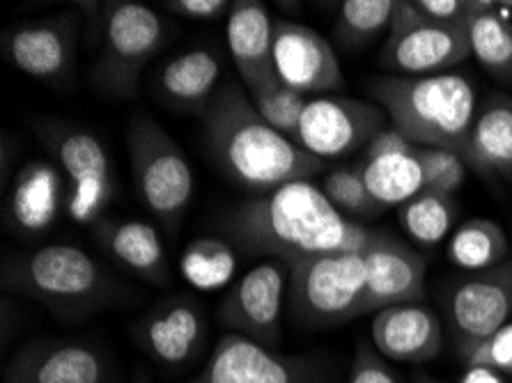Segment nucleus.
Masks as SVG:
<instances>
[{"mask_svg": "<svg viewBox=\"0 0 512 383\" xmlns=\"http://www.w3.org/2000/svg\"><path fill=\"white\" fill-rule=\"evenodd\" d=\"M189 383H324V367L308 356H287L239 333H226Z\"/></svg>", "mask_w": 512, "mask_h": 383, "instance_id": "obj_13", "label": "nucleus"}, {"mask_svg": "<svg viewBox=\"0 0 512 383\" xmlns=\"http://www.w3.org/2000/svg\"><path fill=\"white\" fill-rule=\"evenodd\" d=\"M248 97H251L255 111L265 117L271 127L297 143L299 122L308 104V97L299 95L297 90L287 88L278 76L271 78L267 83H262L260 88L248 90Z\"/></svg>", "mask_w": 512, "mask_h": 383, "instance_id": "obj_30", "label": "nucleus"}, {"mask_svg": "<svg viewBox=\"0 0 512 383\" xmlns=\"http://www.w3.org/2000/svg\"><path fill=\"white\" fill-rule=\"evenodd\" d=\"M368 97L409 143L464 154L478 113L476 88L462 74L372 76Z\"/></svg>", "mask_w": 512, "mask_h": 383, "instance_id": "obj_3", "label": "nucleus"}, {"mask_svg": "<svg viewBox=\"0 0 512 383\" xmlns=\"http://www.w3.org/2000/svg\"><path fill=\"white\" fill-rule=\"evenodd\" d=\"M51 163L67 184V211L76 223L97 225L118 195V170L113 156L95 131L67 120L33 122Z\"/></svg>", "mask_w": 512, "mask_h": 383, "instance_id": "obj_6", "label": "nucleus"}, {"mask_svg": "<svg viewBox=\"0 0 512 383\" xmlns=\"http://www.w3.org/2000/svg\"><path fill=\"white\" fill-rule=\"evenodd\" d=\"M398 0H347L340 5L333 35L347 49H359L389 33Z\"/></svg>", "mask_w": 512, "mask_h": 383, "instance_id": "obj_29", "label": "nucleus"}, {"mask_svg": "<svg viewBox=\"0 0 512 383\" xmlns=\"http://www.w3.org/2000/svg\"><path fill=\"white\" fill-rule=\"evenodd\" d=\"M411 383H441V381L428 377V374H418V377H414V381H411Z\"/></svg>", "mask_w": 512, "mask_h": 383, "instance_id": "obj_38", "label": "nucleus"}, {"mask_svg": "<svg viewBox=\"0 0 512 383\" xmlns=\"http://www.w3.org/2000/svg\"><path fill=\"white\" fill-rule=\"evenodd\" d=\"M460 383H508L501 372L492 370V367L483 365H471L464 370Z\"/></svg>", "mask_w": 512, "mask_h": 383, "instance_id": "obj_37", "label": "nucleus"}, {"mask_svg": "<svg viewBox=\"0 0 512 383\" xmlns=\"http://www.w3.org/2000/svg\"><path fill=\"white\" fill-rule=\"evenodd\" d=\"M290 267L283 260L255 264L223 296L216 319L228 333H239L269 349H278L283 335L285 294Z\"/></svg>", "mask_w": 512, "mask_h": 383, "instance_id": "obj_10", "label": "nucleus"}, {"mask_svg": "<svg viewBox=\"0 0 512 383\" xmlns=\"http://www.w3.org/2000/svg\"><path fill=\"white\" fill-rule=\"evenodd\" d=\"M457 356H460V361L467 367L483 365L501 372L503 377H512V322L499 328L487 340L478 342V345H473L471 349L462 351Z\"/></svg>", "mask_w": 512, "mask_h": 383, "instance_id": "obj_33", "label": "nucleus"}, {"mask_svg": "<svg viewBox=\"0 0 512 383\" xmlns=\"http://www.w3.org/2000/svg\"><path fill=\"white\" fill-rule=\"evenodd\" d=\"M164 7L191 21H214L223 14H230L232 3L228 0H166Z\"/></svg>", "mask_w": 512, "mask_h": 383, "instance_id": "obj_36", "label": "nucleus"}, {"mask_svg": "<svg viewBox=\"0 0 512 383\" xmlns=\"http://www.w3.org/2000/svg\"><path fill=\"white\" fill-rule=\"evenodd\" d=\"M425 191L455 195L467 177V161L451 150H423Z\"/></svg>", "mask_w": 512, "mask_h": 383, "instance_id": "obj_32", "label": "nucleus"}, {"mask_svg": "<svg viewBox=\"0 0 512 383\" xmlns=\"http://www.w3.org/2000/svg\"><path fill=\"white\" fill-rule=\"evenodd\" d=\"M79 28L81 19L74 10L10 26L0 37L3 56L14 69L35 81L69 83L76 72Z\"/></svg>", "mask_w": 512, "mask_h": 383, "instance_id": "obj_12", "label": "nucleus"}, {"mask_svg": "<svg viewBox=\"0 0 512 383\" xmlns=\"http://www.w3.org/2000/svg\"><path fill=\"white\" fill-rule=\"evenodd\" d=\"M203 127L219 168L253 195L310 179L324 168V161L271 127L235 81L223 83L209 101Z\"/></svg>", "mask_w": 512, "mask_h": 383, "instance_id": "obj_2", "label": "nucleus"}, {"mask_svg": "<svg viewBox=\"0 0 512 383\" xmlns=\"http://www.w3.org/2000/svg\"><path fill=\"white\" fill-rule=\"evenodd\" d=\"M228 49L246 92L276 78L274 21L258 0H237L228 14Z\"/></svg>", "mask_w": 512, "mask_h": 383, "instance_id": "obj_22", "label": "nucleus"}, {"mask_svg": "<svg viewBox=\"0 0 512 383\" xmlns=\"http://www.w3.org/2000/svg\"><path fill=\"white\" fill-rule=\"evenodd\" d=\"M223 65L209 49H191L170 58L154 76V90L175 111L203 117L221 88Z\"/></svg>", "mask_w": 512, "mask_h": 383, "instance_id": "obj_24", "label": "nucleus"}, {"mask_svg": "<svg viewBox=\"0 0 512 383\" xmlns=\"http://www.w3.org/2000/svg\"><path fill=\"white\" fill-rule=\"evenodd\" d=\"M134 335L154 363L166 370H182L205 347V310L191 296H168L145 312Z\"/></svg>", "mask_w": 512, "mask_h": 383, "instance_id": "obj_16", "label": "nucleus"}, {"mask_svg": "<svg viewBox=\"0 0 512 383\" xmlns=\"http://www.w3.org/2000/svg\"><path fill=\"white\" fill-rule=\"evenodd\" d=\"M226 232L248 255L294 260L336 253H366L375 230L345 216L322 189L299 179L253 195L230 209Z\"/></svg>", "mask_w": 512, "mask_h": 383, "instance_id": "obj_1", "label": "nucleus"}, {"mask_svg": "<svg viewBox=\"0 0 512 383\" xmlns=\"http://www.w3.org/2000/svg\"><path fill=\"white\" fill-rule=\"evenodd\" d=\"M464 26L478 65L499 81H512V23L499 14V3L471 0Z\"/></svg>", "mask_w": 512, "mask_h": 383, "instance_id": "obj_26", "label": "nucleus"}, {"mask_svg": "<svg viewBox=\"0 0 512 383\" xmlns=\"http://www.w3.org/2000/svg\"><path fill=\"white\" fill-rule=\"evenodd\" d=\"M134 383H152V379L147 377L145 372H138V374H136V379H134Z\"/></svg>", "mask_w": 512, "mask_h": 383, "instance_id": "obj_39", "label": "nucleus"}, {"mask_svg": "<svg viewBox=\"0 0 512 383\" xmlns=\"http://www.w3.org/2000/svg\"><path fill=\"white\" fill-rule=\"evenodd\" d=\"M370 342L386 361L428 363L441 354L444 326L425 303H405L372 315Z\"/></svg>", "mask_w": 512, "mask_h": 383, "instance_id": "obj_21", "label": "nucleus"}, {"mask_svg": "<svg viewBox=\"0 0 512 383\" xmlns=\"http://www.w3.org/2000/svg\"><path fill=\"white\" fill-rule=\"evenodd\" d=\"M127 150L138 198L168 230H175L196 191L182 147L150 115L138 113L127 127Z\"/></svg>", "mask_w": 512, "mask_h": 383, "instance_id": "obj_8", "label": "nucleus"}, {"mask_svg": "<svg viewBox=\"0 0 512 383\" xmlns=\"http://www.w3.org/2000/svg\"><path fill=\"white\" fill-rule=\"evenodd\" d=\"M457 354L512 322V257L460 280L446 303Z\"/></svg>", "mask_w": 512, "mask_h": 383, "instance_id": "obj_14", "label": "nucleus"}, {"mask_svg": "<svg viewBox=\"0 0 512 383\" xmlns=\"http://www.w3.org/2000/svg\"><path fill=\"white\" fill-rule=\"evenodd\" d=\"M386 113L375 101L320 95L308 99L301 115L297 143L320 161L345 159L366 150L386 129Z\"/></svg>", "mask_w": 512, "mask_h": 383, "instance_id": "obj_11", "label": "nucleus"}, {"mask_svg": "<svg viewBox=\"0 0 512 383\" xmlns=\"http://www.w3.org/2000/svg\"><path fill=\"white\" fill-rule=\"evenodd\" d=\"M95 239L108 260L152 285L170 283V264L159 232L134 218H102L95 225Z\"/></svg>", "mask_w": 512, "mask_h": 383, "instance_id": "obj_23", "label": "nucleus"}, {"mask_svg": "<svg viewBox=\"0 0 512 383\" xmlns=\"http://www.w3.org/2000/svg\"><path fill=\"white\" fill-rule=\"evenodd\" d=\"M471 56L467 26L423 19L414 0H398L379 62L400 76L446 74Z\"/></svg>", "mask_w": 512, "mask_h": 383, "instance_id": "obj_9", "label": "nucleus"}, {"mask_svg": "<svg viewBox=\"0 0 512 383\" xmlns=\"http://www.w3.org/2000/svg\"><path fill=\"white\" fill-rule=\"evenodd\" d=\"M276 76L299 95H327L343 85V69L333 46L313 28L274 21Z\"/></svg>", "mask_w": 512, "mask_h": 383, "instance_id": "obj_18", "label": "nucleus"}, {"mask_svg": "<svg viewBox=\"0 0 512 383\" xmlns=\"http://www.w3.org/2000/svg\"><path fill=\"white\" fill-rule=\"evenodd\" d=\"M416 10L423 19L444 26H460L467 23L471 0H414Z\"/></svg>", "mask_w": 512, "mask_h": 383, "instance_id": "obj_35", "label": "nucleus"}, {"mask_svg": "<svg viewBox=\"0 0 512 383\" xmlns=\"http://www.w3.org/2000/svg\"><path fill=\"white\" fill-rule=\"evenodd\" d=\"M508 250V237L499 223L490 218H471L451 234L446 255L453 267L478 273L506 262Z\"/></svg>", "mask_w": 512, "mask_h": 383, "instance_id": "obj_27", "label": "nucleus"}, {"mask_svg": "<svg viewBox=\"0 0 512 383\" xmlns=\"http://www.w3.org/2000/svg\"><path fill=\"white\" fill-rule=\"evenodd\" d=\"M363 255L368 267V287L361 317L393 306L425 301L428 262L418 250L402 244L389 232L375 230V237Z\"/></svg>", "mask_w": 512, "mask_h": 383, "instance_id": "obj_17", "label": "nucleus"}, {"mask_svg": "<svg viewBox=\"0 0 512 383\" xmlns=\"http://www.w3.org/2000/svg\"><path fill=\"white\" fill-rule=\"evenodd\" d=\"M347 383H402V377L379 354L372 342L359 340L356 342L352 367H349Z\"/></svg>", "mask_w": 512, "mask_h": 383, "instance_id": "obj_34", "label": "nucleus"}, {"mask_svg": "<svg viewBox=\"0 0 512 383\" xmlns=\"http://www.w3.org/2000/svg\"><path fill=\"white\" fill-rule=\"evenodd\" d=\"M361 175L368 191L382 207H402L425 191L423 147L386 127L363 150Z\"/></svg>", "mask_w": 512, "mask_h": 383, "instance_id": "obj_19", "label": "nucleus"}, {"mask_svg": "<svg viewBox=\"0 0 512 383\" xmlns=\"http://www.w3.org/2000/svg\"><path fill=\"white\" fill-rule=\"evenodd\" d=\"M3 383H111V361L85 340H35L7 361Z\"/></svg>", "mask_w": 512, "mask_h": 383, "instance_id": "obj_15", "label": "nucleus"}, {"mask_svg": "<svg viewBox=\"0 0 512 383\" xmlns=\"http://www.w3.org/2000/svg\"><path fill=\"white\" fill-rule=\"evenodd\" d=\"M97 28V58L92 67L104 97L136 99L145 67L161 51L168 28L150 5L134 0L92 3Z\"/></svg>", "mask_w": 512, "mask_h": 383, "instance_id": "obj_5", "label": "nucleus"}, {"mask_svg": "<svg viewBox=\"0 0 512 383\" xmlns=\"http://www.w3.org/2000/svg\"><path fill=\"white\" fill-rule=\"evenodd\" d=\"M67 209V184L51 161L23 166L5 195L3 218L7 230L19 237H42Z\"/></svg>", "mask_w": 512, "mask_h": 383, "instance_id": "obj_20", "label": "nucleus"}, {"mask_svg": "<svg viewBox=\"0 0 512 383\" xmlns=\"http://www.w3.org/2000/svg\"><path fill=\"white\" fill-rule=\"evenodd\" d=\"M3 283L14 294L40 301L60 317H90L127 303V287L88 250L51 244L14 255L3 264Z\"/></svg>", "mask_w": 512, "mask_h": 383, "instance_id": "obj_4", "label": "nucleus"}, {"mask_svg": "<svg viewBox=\"0 0 512 383\" xmlns=\"http://www.w3.org/2000/svg\"><path fill=\"white\" fill-rule=\"evenodd\" d=\"M462 159L480 175L512 177V97H492L480 108Z\"/></svg>", "mask_w": 512, "mask_h": 383, "instance_id": "obj_25", "label": "nucleus"}, {"mask_svg": "<svg viewBox=\"0 0 512 383\" xmlns=\"http://www.w3.org/2000/svg\"><path fill=\"white\" fill-rule=\"evenodd\" d=\"M460 216L455 195L423 191L398 207V221L411 241L421 246H437L451 234Z\"/></svg>", "mask_w": 512, "mask_h": 383, "instance_id": "obj_28", "label": "nucleus"}, {"mask_svg": "<svg viewBox=\"0 0 512 383\" xmlns=\"http://www.w3.org/2000/svg\"><path fill=\"white\" fill-rule=\"evenodd\" d=\"M510 7H512V3H510Z\"/></svg>", "mask_w": 512, "mask_h": 383, "instance_id": "obj_40", "label": "nucleus"}, {"mask_svg": "<svg viewBox=\"0 0 512 383\" xmlns=\"http://www.w3.org/2000/svg\"><path fill=\"white\" fill-rule=\"evenodd\" d=\"M322 191L331 200V205L345 216H363L375 218L384 211V207L372 198L359 168H338L324 177Z\"/></svg>", "mask_w": 512, "mask_h": 383, "instance_id": "obj_31", "label": "nucleus"}, {"mask_svg": "<svg viewBox=\"0 0 512 383\" xmlns=\"http://www.w3.org/2000/svg\"><path fill=\"white\" fill-rule=\"evenodd\" d=\"M287 310L301 328H329L361 317L368 287L363 253H336L294 260Z\"/></svg>", "mask_w": 512, "mask_h": 383, "instance_id": "obj_7", "label": "nucleus"}]
</instances>
